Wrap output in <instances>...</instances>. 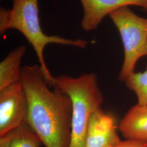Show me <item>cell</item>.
Masks as SVG:
<instances>
[{"instance_id": "6da1fadb", "label": "cell", "mask_w": 147, "mask_h": 147, "mask_svg": "<svg viewBox=\"0 0 147 147\" xmlns=\"http://www.w3.org/2000/svg\"><path fill=\"white\" fill-rule=\"evenodd\" d=\"M21 82L28 102L27 124L45 147H69L73 101L68 94L49 88L40 65L21 69Z\"/></svg>"}, {"instance_id": "7a4b0ae2", "label": "cell", "mask_w": 147, "mask_h": 147, "mask_svg": "<svg viewBox=\"0 0 147 147\" xmlns=\"http://www.w3.org/2000/svg\"><path fill=\"white\" fill-rule=\"evenodd\" d=\"M11 9L0 8V34L11 29L21 33L37 54L40 67L49 86H53L54 78L47 68L43 52L49 44H57L85 49L89 42L84 39H70L58 36H47L42 31L39 18L38 0H12Z\"/></svg>"}, {"instance_id": "3957f363", "label": "cell", "mask_w": 147, "mask_h": 147, "mask_svg": "<svg viewBox=\"0 0 147 147\" xmlns=\"http://www.w3.org/2000/svg\"><path fill=\"white\" fill-rule=\"evenodd\" d=\"M68 94L73 104L71 138L69 147H86L89 118L104 102L98 76L85 73L78 78L62 75L55 78L53 86Z\"/></svg>"}, {"instance_id": "277c9868", "label": "cell", "mask_w": 147, "mask_h": 147, "mask_svg": "<svg viewBox=\"0 0 147 147\" xmlns=\"http://www.w3.org/2000/svg\"><path fill=\"white\" fill-rule=\"evenodd\" d=\"M119 32L124 50L119 80L124 81L135 73L137 61L147 56V19L137 16L123 6L109 15Z\"/></svg>"}, {"instance_id": "5b68a950", "label": "cell", "mask_w": 147, "mask_h": 147, "mask_svg": "<svg viewBox=\"0 0 147 147\" xmlns=\"http://www.w3.org/2000/svg\"><path fill=\"white\" fill-rule=\"evenodd\" d=\"M28 102L21 81L0 90V137L27 123Z\"/></svg>"}, {"instance_id": "8992f818", "label": "cell", "mask_w": 147, "mask_h": 147, "mask_svg": "<svg viewBox=\"0 0 147 147\" xmlns=\"http://www.w3.org/2000/svg\"><path fill=\"white\" fill-rule=\"evenodd\" d=\"M114 117L105 113L101 107L89 118L86 147H111L121 141L117 132Z\"/></svg>"}, {"instance_id": "52a82bcc", "label": "cell", "mask_w": 147, "mask_h": 147, "mask_svg": "<svg viewBox=\"0 0 147 147\" xmlns=\"http://www.w3.org/2000/svg\"><path fill=\"white\" fill-rule=\"evenodd\" d=\"M84 9L81 26L85 31L95 30L107 15L123 6L136 5L147 12V0H80Z\"/></svg>"}, {"instance_id": "ba28073f", "label": "cell", "mask_w": 147, "mask_h": 147, "mask_svg": "<svg viewBox=\"0 0 147 147\" xmlns=\"http://www.w3.org/2000/svg\"><path fill=\"white\" fill-rule=\"evenodd\" d=\"M118 129L126 140L147 142V106L137 104L127 111Z\"/></svg>"}, {"instance_id": "9c48e42d", "label": "cell", "mask_w": 147, "mask_h": 147, "mask_svg": "<svg viewBox=\"0 0 147 147\" xmlns=\"http://www.w3.org/2000/svg\"><path fill=\"white\" fill-rule=\"evenodd\" d=\"M26 46L20 45L8 54L0 63V90L21 79V63L26 52Z\"/></svg>"}, {"instance_id": "30bf717a", "label": "cell", "mask_w": 147, "mask_h": 147, "mask_svg": "<svg viewBox=\"0 0 147 147\" xmlns=\"http://www.w3.org/2000/svg\"><path fill=\"white\" fill-rule=\"evenodd\" d=\"M42 144L27 123L0 137V147H40Z\"/></svg>"}, {"instance_id": "8fae6325", "label": "cell", "mask_w": 147, "mask_h": 147, "mask_svg": "<svg viewBox=\"0 0 147 147\" xmlns=\"http://www.w3.org/2000/svg\"><path fill=\"white\" fill-rule=\"evenodd\" d=\"M124 82L127 87L136 93L137 104L147 106V69L143 73L132 74Z\"/></svg>"}, {"instance_id": "7c38bea8", "label": "cell", "mask_w": 147, "mask_h": 147, "mask_svg": "<svg viewBox=\"0 0 147 147\" xmlns=\"http://www.w3.org/2000/svg\"><path fill=\"white\" fill-rule=\"evenodd\" d=\"M111 147H147V142L136 140H126Z\"/></svg>"}]
</instances>
